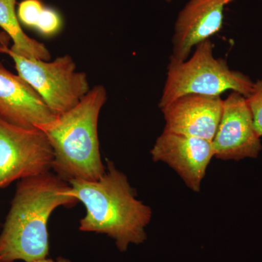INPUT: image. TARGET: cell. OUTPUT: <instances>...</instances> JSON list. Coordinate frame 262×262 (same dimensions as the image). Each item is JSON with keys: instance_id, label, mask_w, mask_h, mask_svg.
<instances>
[{"instance_id": "6da1fadb", "label": "cell", "mask_w": 262, "mask_h": 262, "mask_svg": "<svg viewBox=\"0 0 262 262\" xmlns=\"http://www.w3.org/2000/svg\"><path fill=\"white\" fill-rule=\"evenodd\" d=\"M70 183L51 172L19 181L0 234V262H34L49 252L48 223L60 206L79 203Z\"/></svg>"}, {"instance_id": "7a4b0ae2", "label": "cell", "mask_w": 262, "mask_h": 262, "mask_svg": "<svg viewBox=\"0 0 262 262\" xmlns=\"http://www.w3.org/2000/svg\"><path fill=\"white\" fill-rule=\"evenodd\" d=\"M70 194L85 207L80 222L82 232L106 234L115 239L119 251L146 239L145 228L151 221V208L136 199L126 176L107 160V168L96 181L72 180Z\"/></svg>"}, {"instance_id": "3957f363", "label": "cell", "mask_w": 262, "mask_h": 262, "mask_svg": "<svg viewBox=\"0 0 262 262\" xmlns=\"http://www.w3.org/2000/svg\"><path fill=\"white\" fill-rule=\"evenodd\" d=\"M106 99L105 88L95 86L75 107L37 127L47 136L53 149L52 169L68 182L96 181L106 172L100 153L98 123Z\"/></svg>"}, {"instance_id": "277c9868", "label": "cell", "mask_w": 262, "mask_h": 262, "mask_svg": "<svg viewBox=\"0 0 262 262\" xmlns=\"http://www.w3.org/2000/svg\"><path fill=\"white\" fill-rule=\"evenodd\" d=\"M253 84L247 75L231 70L225 60L215 58L213 44L208 39L196 46L190 58L182 62L170 60L159 106L189 94L220 96L232 91L248 98Z\"/></svg>"}, {"instance_id": "5b68a950", "label": "cell", "mask_w": 262, "mask_h": 262, "mask_svg": "<svg viewBox=\"0 0 262 262\" xmlns=\"http://www.w3.org/2000/svg\"><path fill=\"white\" fill-rule=\"evenodd\" d=\"M4 53L13 60L18 75L34 90L56 117L77 106L91 91L87 75L77 72L70 55L48 61L24 58L10 48Z\"/></svg>"}, {"instance_id": "8992f818", "label": "cell", "mask_w": 262, "mask_h": 262, "mask_svg": "<svg viewBox=\"0 0 262 262\" xmlns=\"http://www.w3.org/2000/svg\"><path fill=\"white\" fill-rule=\"evenodd\" d=\"M53 160V149L42 130L17 126L0 117V189L50 172Z\"/></svg>"}, {"instance_id": "52a82bcc", "label": "cell", "mask_w": 262, "mask_h": 262, "mask_svg": "<svg viewBox=\"0 0 262 262\" xmlns=\"http://www.w3.org/2000/svg\"><path fill=\"white\" fill-rule=\"evenodd\" d=\"M247 99L233 92L223 100L222 116L212 140L214 157L221 160L256 158L262 149Z\"/></svg>"}, {"instance_id": "ba28073f", "label": "cell", "mask_w": 262, "mask_h": 262, "mask_svg": "<svg viewBox=\"0 0 262 262\" xmlns=\"http://www.w3.org/2000/svg\"><path fill=\"white\" fill-rule=\"evenodd\" d=\"M152 160L173 169L188 187L201 190L208 165L214 158L212 141L163 130L151 150Z\"/></svg>"}, {"instance_id": "9c48e42d", "label": "cell", "mask_w": 262, "mask_h": 262, "mask_svg": "<svg viewBox=\"0 0 262 262\" xmlns=\"http://www.w3.org/2000/svg\"><path fill=\"white\" fill-rule=\"evenodd\" d=\"M234 0H189L179 12L174 26L170 60L182 62L192 49L220 32L225 8Z\"/></svg>"}, {"instance_id": "30bf717a", "label": "cell", "mask_w": 262, "mask_h": 262, "mask_svg": "<svg viewBox=\"0 0 262 262\" xmlns=\"http://www.w3.org/2000/svg\"><path fill=\"white\" fill-rule=\"evenodd\" d=\"M222 107L220 96H183L161 108L165 121L164 130L212 141Z\"/></svg>"}, {"instance_id": "8fae6325", "label": "cell", "mask_w": 262, "mask_h": 262, "mask_svg": "<svg viewBox=\"0 0 262 262\" xmlns=\"http://www.w3.org/2000/svg\"><path fill=\"white\" fill-rule=\"evenodd\" d=\"M0 117L5 121L33 129L56 117L34 90L20 76L9 72L0 63Z\"/></svg>"}, {"instance_id": "7c38bea8", "label": "cell", "mask_w": 262, "mask_h": 262, "mask_svg": "<svg viewBox=\"0 0 262 262\" xmlns=\"http://www.w3.org/2000/svg\"><path fill=\"white\" fill-rule=\"evenodd\" d=\"M15 3L16 0H0V28L13 41L10 50L24 58L49 61L51 54L46 46L29 37L20 27Z\"/></svg>"}, {"instance_id": "4fadbf2b", "label": "cell", "mask_w": 262, "mask_h": 262, "mask_svg": "<svg viewBox=\"0 0 262 262\" xmlns=\"http://www.w3.org/2000/svg\"><path fill=\"white\" fill-rule=\"evenodd\" d=\"M61 28L62 20L60 15L56 10L45 7L34 29L46 37H52L58 34Z\"/></svg>"}, {"instance_id": "5bb4252c", "label": "cell", "mask_w": 262, "mask_h": 262, "mask_svg": "<svg viewBox=\"0 0 262 262\" xmlns=\"http://www.w3.org/2000/svg\"><path fill=\"white\" fill-rule=\"evenodd\" d=\"M44 8L39 0H24L19 4L18 20L26 27L34 29Z\"/></svg>"}, {"instance_id": "9a60e30c", "label": "cell", "mask_w": 262, "mask_h": 262, "mask_svg": "<svg viewBox=\"0 0 262 262\" xmlns=\"http://www.w3.org/2000/svg\"><path fill=\"white\" fill-rule=\"evenodd\" d=\"M252 114L253 125L258 135L262 136V80H257L253 84L251 94L246 98Z\"/></svg>"}, {"instance_id": "2e32d148", "label": "cell", "mask_w": 262, "mask_h": 262, "mask_svg": "<svg viewBox=\"0 0 262 262\" xmlns=\"http://www.w3.org/2000/svg\"><path fill=\"white\" fill-rule=\"evenodd\" d=\"M10 38L5 32H0V53H4V51L9 46Z\"/></svg>"}, {"instance_id": "e0dca14e", "label": "cell", "mask_w": 262, "mask_h": 262, "mask_svg": "<svg viewBox=\"0 0 262 262\" xmlns=\"http://www.w3.org/2000/svg\"><path fill=\"white\" fill-rule=\"evenodd\" d=\"M34 262H71L70 260L67 258L58 257L56 260L52 259V258H45L42 259L37 260V261Z\"/></svg>"}, {"instance_id": "ac0fdd59", "label": "cell", "mask_w": 262, "mask_h": 262, "mask_svg": "<svg viewBox=\"0 0 262 262\" xmlns=\"http://www.w3.org/2000/svg\"><path fill=\"white\" fill-rule=\"evenodd\" d=\"M163 1L166 2V3H171L172 0H163Z\"/></svg>"}]
</instances>
